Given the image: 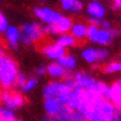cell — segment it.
Returning a JSON list of instances; mask_svg holds the SVG:
<instances>
[{
	"instance_id": "cell-1",
	"label": "cell",
	"mask_w": 121,
	"mask_h": 121,
	"mask_svg": "<svg viewBox=\"0 0 121 121\" xmlns=\"http://www.w3.org/2000/svg\"><path fill=\"white\" fill-rule=\"evenodd\" d=\"M117 107L106 98L90 100L80 110L86 121H110Z\"/></svg>"
},
{
	"instance_id": "cell-2",
	"label": "cell",
	"mask_w": 121,
	"mask_h": 121,
	"mask_svg": "<svg viewBox=\"0 0 121 121\" xmlns=\"http://www.w3.org/2000/svg\"><path fill=\"white\" fill-rule=\"evenodd\" d=\"M19 66L15 59L4 55L0 59V87L2 90H13L18 77Z\"/></svg>"
},
{
	"instance_id": "cell-3",
	"label": "cell",
	"mask_w": 121,
	"mask_h": 121,
	"mask_svg": "<svg viewBox=\"0 0 121 121\" xmlns=\"http://www.w3.org/2000/svg\"><path fill=\"white\" fill-rule=\"evenodd\" d=\"M72 87L66 80H51L43 84L41 93L44 98H56L62 106H67Z\"/></svg>"
},
{
	"instance_id": "cell-4",
	"label": "cell",
	"mask_w": 121,
	"mask_h": 121,
	"mask_svg": "<svg viewBox=\"0 0 121 121\" xmlns=\"http://www.w3.org/2000/svg\"><path fill=\"white\" fill-rule=\"evenodd\" d=\"M20 31V44L28 47L33 43L40 42L44 35L43 23L40 21H27L19 27Z\"/></svg>"
},
{
	"instance_id": "cell-5",
	"label": "cell",
	"mask_w": 121,
	"mask_h": 121,
	"mask_svg": "<svg viewBox=\"0 0 121 121\" xmlns=\"http://www.w3.org/2000/svg\"><path fill=\"white\" fill-rule=\"evenodd\" d=\"M27 99L21 92L15 90H2L0 91V104L9 110L18 111L26 106Z\"/></svg>"
},
{
	"instance_id": "cell-6",
	"label": "cell",
	"mask_w": 121,
	"mask_h": 121,
	"mask_svg": "<svg viewBox=\"0 0 121 121\" xmlns=\"http://www.w3.org/2000/svg\"><path fill=\"white\" fill-rule=\"evenodd\" d=\"M32 13L43 25H57L65 16L63 13L48 7V6L35 7L32 9Z\"/></svg>"
},
{
	"instance_id": "cell-7",
	"label": "cell",
	"mask_w": 121,
	"mask_h": 121,
	"mask_svg": "<svg viewBox=\"0 0 121 121\" xmlns=\"http://www.w3.org/2000/svg\"><path fill=\"white\" fill-rule=\"evenodd\" d=\"M40 51L48 60H51V61H59L67 53L66 49L61 47L57 41H51V42L42 44Z\"/></svg>"
},
{
	"instance_id": "cell-8",
	"label": "cell",
	"mask_w": 121,
	"mask_h": 121,
	"mask_svg": "<svg viewBox=\"0 0 121 121\" xmlns=\"http://www.w3.org/2000/svg\"><path fill=\"white\" fill-rule=\"evenodd\" d=\"M120 36H121L120 28H116V27H112L110 29H102V28H100L95 43L98 44L99 47H109Z\"/></svg>"
},
{
	"instance_id": "cell-9",
	"label": "cell",
	"mask_w": 121,
	"mask_h": 121,
	"mask_svg": "<svg viewBox=\"0 0 121 121\" xmlns=\"http://www.w3.org/2000/svg\"><path fill=\"white\" fill-rule=\"evenodd\" d=\"M47 76L53 79V80H66L72 77V71L67 70L63 68L58 61H52L47 65Z\"/></svg>"
},
{
	"instance_id": "cell-10",
	"label": "cell",
	"mask_w": 121,
	"mask_h": 121,
	"mask_svg": "<svg viewBox=\"0 0 121 121\" xmlns=\"http://www.w3.org/2000/svg\"><path fill=\"white\" fill-rule=\"evenodd\" d=\"M84 9L88 19H104L107 16V8L100 0H90Z\"/></svg>"
},
{
	"instance_id": "cell-11",
	"label": "cell",
	"mask_w": 121,
	"mask_h": 121,
	"mask_svg": "<svg viewBox=\"0 0 121 121\" xmlns=\"http://www.w3.org/2000/svg\"><path fill=\"white\" fill-rule=\"evenodd\" d=\"M72 79H73L74 83H76V87L81 89H89L97 81L95 76H92L90 72H87V71H83V70L74 71L72 73Z\"/></svg>"
},
{
	"instance_id": "cell-12",
	"label": "cell",
	"mask_w": 121,
	"mask_h": 121,
	"mask_svg": "<svg viewBox=\"0 0 121 121\" xmlns=\"http://www.w3.org/2000/svg\"><path fill=\"white\" fill-rule=\"evenodd\" d=\"M8 47L12 51H17L20 47V31L19 27L17 26H9L6 32L4 33Z\"/></svg>"
},
{
	"instance_id": "cell-13",
	"label": "cell",
	"mask_w": 121,
	"mask_h": 121,
	"mask_svg": "<svg viewBox=\"0 0 121 121\" xmlns=\"http://www.w3.org/2000/svg\"><path fill=\"white\" fill-rule=\"evenodd\" d=\"M57 118L59 119V121H86L80 111L69 108L68 106H63L61 108Z\"/></svg>"
},
{
	"instance_id": "cell-14",
	"label": "cell",
	"mask_w": 121,
	"mask_h": 121,
	"mask_svg": "<svg viewBox=\"0 0 121 121\" xmlns=\"http://www.w3.org/2000/svg\"><path fill=\"white\" fill-rule=\"evenodd\" d=\"M109 100L118 109H121V79L109 86Z\"/></svg>"
},
{
	"instance_id": "cell-15",
	"label": "cell",
	"mask_w": 121,
	"mask_h": 121,
	"mask_svg": "<svg viewBox=\"0 0 121 121\" xmlns=\"http://www.w3.org/2000/svg\"><path fill=\"white\" fill-rule=\"evenodd\" d=\"M78 41H83L87 39V32H88V23L83 21H76L72 23L71 29L69 31Z\"/></svg>"
},
{
	"instance_id": "cell-16",
	"label": "cell",
	"mask_w": 121,
	"mask_h": 121,
	"mask_svg": "<svg viewBox=\"0 0 121 121\" xmlns=\"http://www.w3.org/2000/svg\"><path fill=\"white\" fill-rule=\"evenodd\" d=\"M62 107L63 106L56 98H44L43 99V110L46 114L57 117Z\"/></svg>"
},
{
	"instance_id": "cell-17",
	"label": "cell",
	"mask_w": 121,
	"mask_h": 121,
	"mask_svg": "<svg viewBox=\"0 0 121 121\" xmlns=\"http://www.w3.org/2000/svg\"><path fill=\"white\" fill-rule=\"evenodd\" d=\"M80 57L86 63L93 68H98L97 63V47H84L80 51Z\"/></svg>"
},
{
	"instance_id": "cell-18",
	"label": "cell",
	"mask_w": 121,
	"mask_h": 121,
	"mask_svg": "<svg viewBox=\"0 0 121 121\" xmlns=\"http://www.w3.org/2000/svg\"><path fill=\"white\" fill-rule=\"evenodd\" d=\"M101 70L104 74H118L121 73V57L114 58L107 61L101 67Z\"/></svg>"
},
{
	"instance_id": "cell-19",
	"label": "cell",
	"mask_w": 121,
	"mask_h": 121,
	"mask_svg": "<svg viewBox=\"0 0 121 121\" xmlns=\"http://www.w3.org/2000/svg\"><path fill=\"white\" fill-rule=\"evenodd\" d=\"M56 41L61 47L65 48L66 50L67 49H72V48H74L78 44V40L70 32L59 35L58 37H57V39H56Z\"/></svg>"
},
{
	"instance_id": "cell-20",
	"label": "cell",
	"mask_w": 121,
	"mask_h": 121,
	"mask_svg": "<svg viewBox=\"0 0 121 121\" xmlns=\"http://www.w3.org/2000/svg\"><path fill=\"white\" fill-rule=\"evenodd\" d=\"M63 68H66L67 70L69 71H72L74 72V70L78 68V59L74 55H71V53H66L62 58L58 61Z\"/></svg>"
},
{
	"instance_id": "cell-21",
	"label": "cell",
	"mask_w": 121,
	"mask_h": 121,
	"mask_svg": "<svg viewBox=\"0 0 121 121\" xmlns=\"http://www.w3.org/2000/svg\"><path fill=\"white\" fill-rule=\"evenodd\" d=\"M39 78L36 77V76H28L25 84L22 86L21 88L19 89L21 93H29V92L33 91L35 89L38 87L39 84Z\"/></svg>"
},
{
	"instance_id": "cell-22",
	"label": "cell",
	"mask_w": 121,
	"mask_h": 121,
	"mask_svg": "<svg viewBox=\"0 0 121 121\" xmlns=\"http://www.w3.org/2000/svg\"><path fill=\"white\" fill-rule=\"evenodd\" d=\"M110 60V50L108 47H97V63L98 66Z\"/></svg>"
},
{
	"instance_id": "cell-23",
	"label": "cell",
	"mask_w": 121,
	"mask_h": 121,
	"mask_svg": "<svg viewBox=\"0 0 121 121\" xmlns=\"http://www.w3.org/2000/svg\"><path fill=\"white\" fill-rule=\"evenodd\" d=\"M0 121H22L16 116V112L0 104Z\"/></svg>"
},
{
	"instance_id": "cell-24",
	"label": "cell",
	"mask_w": 121,
	"mask_h": 121,
	"mask_svg": "<svg viewBox=\"0 0 121 121\" xmlns=\"http://www.w3.org/2000/svg\"><path fill=\"white\" fill-rule=\"evenodd\" d=\"M100 28L95 25H92V23H88V32H87V39H88L90 42L95 43V39H97V36H98V32H99Z\"/></svg>"
},
{
	"instance_id": "cell-25",
	"label": "cell",
	"mask_w": 121,
	"mask_h": 121,
	"mask_svg": "<svg viewBox=\"0 0 121 121\" xmlns=\"http://www.w3.org/2000/svg\"><path fill=\"white\" fill-rule=\"evenodd\" d=\"M9 26H10V25H9V21H8L7 17H6L2 12H0V33L4 35Z\"/></svg>"
},
{
	"instance_id": "cell-26",
	"label": "cell",
	"mask_w": 121,
	"mask_h": 121,
	"mask_svg": "<svg viewBox=\"0 0 121 121\" xmlns=\"http://www.w3.org/2000/svg\"><path fill=\"white\" fill-rule=\"evenodd\" d=\"M74 2H76V0H60V7L63 11L71 12Z\"/></svg>"
},
{
	"instance_id": "cell-27",
	"label": "cell",
	"mask_w": 121,
	"mask_h": 121,
	"mask_svg": "<svg viewBox=\"0 0 121 121\" xmlns=\"http://www.w3.org/2000/svg\"><path fill=\"white\" fill-rule=\"evenodd\" d=\"M27 78H28V76H27L25 72H19V74H18V77H17V80H16V87L18 89H20L25 84V82H26V80H27Z\"/></svg>"
},
{
	"instance_id": "cell-28",
	"label": "cell",
	"mask_w": 121,
	"mask_h": 121,
	"mask_svg": "<svg viewBox=\"0 0 121 121\" xmlns=\"http://www.w3.org/2000/svg\"><path fill=\"white\" fill-rule=\"evenodd\" d=\"M35 76L38 78H42L44 76H47V67L46 66H38L35 69Z\"/></svg>"
},
{
	"instance_id": "cell-29",
	"label": "cell",
	"mask_w": 121,
	"mask_h": 121,
	"mask_svg": "<svg viewBox=\"0 0 121 121\" xmlns=\"http://www.w3.org/2000/svg\"><path fill=\"white\" fill-rule=\"evenodd\" d=\"M110 121H121V109H116L113 113V117L111 118Z\"/></svg>"
},
{
	"instance_id": "cell-30",
	"label": "cell",
	"mask_w": 121,
	"mask_h": 121,
	"mask_svg": "<svg viewBox=\"0 0 121 121\" xmlns=\"http://www.w3.org/2000/svg\"><path fill=\"white\" fill-rule=\"evenodd\" d=\"M40 121H59V119L57 117H53V116H49V114H44L41 117Z\"/></svg>"
},
{
	"instance_id": "cell-31",
	"label": "cell",
	"mask_w": 121,
	"mask_h": 121,
	"mask_svg": "<svg viewBox=\"0 0 121 121\" xmlns=\"http://www.w3.org/2000/svg\"><path fill=\"white\" fill-rule=\"evenodd\" d=\"M110 8L112 10H121V4L119 2H110Z\"/></svg>"
},
{
	"instance_id": "cell-32",
	"label": "cell",
	"mask_w": 121,
	"mask_h": 121,
	"mask_svg": "<svg viewBox=\"0 0 121 121\" xmlns=\"http://www.w3.org/2000/svg\"><path fill=\"white\" fill-rule=\"evenodd\" d=\"M6 55V53H4V47H2V46H1V44H0V59L2 58V57H4V56Z\"/></svg>"
},
{
	"instance_id": "cell-33",
	"label": "cell",
	"mask_w": 121,
	"mask_h": 121,
	"mask_svg": "<svg viewBox=\"0 0 121 121\" xmlns=\"http://www.w3.org/2000/svg\"><path fill=\"white\" fill-rule=\"evenodd\" d=\"M110 2H119V4H121V0H110Z\"/></svg>"
},
{
	"instance_id": "cell-34",
	"label": "cell",
	"mask_w": 121,
	"mask_h": 121,
	"mask_svg": "<svg viewBox=\"0 0 121 121\" xmlns=\"http://www.w3.org/2000/svg\"><path fill=\"white\" fill-rule=\"evenodd\" d=\"M0 91H1V87H0Z\"/></svg>"
}]
</instances>
